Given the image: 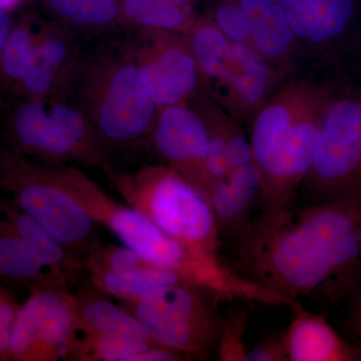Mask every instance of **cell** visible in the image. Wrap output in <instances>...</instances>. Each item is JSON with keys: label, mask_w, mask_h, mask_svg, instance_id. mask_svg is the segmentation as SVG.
<instances>
[{"label": "cell", "mask_w": 361, "mask_h": 361, "mask_svg": "<svg viewBox=\"0 0 361 361\" xmlns=\"http://www.w3.org/2000/svg\"><path fill=\"white\" fill-rule=\"evenodd\" d=\"M240 263L244 276L291 302L348 301L361 283V189L294 209Z\"/></svg>", "instance_id": "cell-1"}, {"label": "cell", "mask_w": 361, "mask_h": 361, "mask_svg": "<svg viewBox=\"0 0 361 361\" xmlns=\"http://www.w3.org/2000/svg\"><path fill=\"white\" fill-rule=\"evenodd\" d=\"M315 85L297 80L282 87L254 115L250 140L260 176V202L243 245H258L296 208L314 159L323 116Z\"/></svg>", "instance_id": "cell-2"}, {"label": "cell", "mask_w": 361, "mask_h": 361, "mask_svg": "<svg viewBox=\"0 0 361 361\" xmlns=\"http://www.w3.org/2000/svg\"><path fill=\"white\" fill-rule=\"evenodd\" d=\"M70 92L108 158L152 145L158 108L128 47H104L78 61Z\"/></svg>", "instance_id": "cell-3"}, {"label": "cell", "mask_w": 361, "mask_h": 361, "mask_svg": "<svg viewBox=\"0 0 361 361\" xmlns=\"http://www.w3.org/2000/svg\"><path fill=\"white\" fill-rule=\"evenodd\" d=\"M61 185L84 207L94 222L110 230L123 245L152 264L172 271L185 282L207 283L215 271L211 254L169 236L148 217L118 203L75 165H51Z\"/></svg>", "instance_id": "cell-4"}, {"label": "cell", "mask_w": 361, "mask_h": 361, "mask_svg": "<svg viewBox=\"0 0 361 361\" xmlns=\"http://www.w3.org/2000/svg\"><path fill=\"white\" fill-rule=\"evenodd\" d=\"M111 188L169 236L192 248L218 255L220 234L208 198L167 165L125 172L104 166Z\"/></svg>", "instance_id": "cell-5"}, {"label": "cell", "mask_w": 361, "mask_h": 361, "mask_svg": "<svg viewBox=\"0 0 361 361\" xmlns=\"http://www.w3.org/2000/svg\"><path fill=\"white\" fill-rule=\"evenodd\" d=\"M0 191L82 259L99 243L101 226L56 179L51 165L0 148Z\"/></svg>", "instance_id": "cell-6"}, {"label": "cell", "mask_w": 361, "mask_h": 361, "mask_svg": "<svg viewBox=\"0 0 361 361\" xmlns=\"http://www.w3.org/2000/svg\"><path fill=\"white\" fill-rule=\"evenodd\" d=\"M8 135L11 148L47 165L110 163L87 116L66 99H25L9 116Z\"/></svg>", "instance_id": "cell-7"}, {"label": "cell", "mask_w": 361, "mask_h": 361, "mask_svg": "<svg viewBox=\"0 0 361 361\" xmlns=\"http://www.w3.org/2000/svg\"><path fill=\"white\" fill-rule=\"evenodd\" d=\"M219 299L189 283L157 287L120 301L161 345L188 357H203L217 348L221 324Z\"/></svg>", "instance_id": "cell-8"}, {"label": "cell", "mask_w": 361, "mask_h": 361, "mask_svg": "<svg viewBox=\"0 0 361 361\" xmlns=\"http://www.w3.org/2000/svg\"><path fill=\"white\" fill-rule=\"evenodd\" d=\"M361 189V103L330 104L323 116L314 159L300 192L307 204Z\"/></svg>", "instance_id": "cell-9"}, {"label": "cell", "mask_w": 361, "mask_h": 361, "mask_svg": "<svg viewBox=\"0 0 361 361\" xmlns=\"http://www.w3.org/2000/svg\"><path fill=\"white\" fill-rule=\"evenodd\" d=\"M78 301L65 287L32 291L14 319L9 360H68L77 329Z\"/></svg>", "instance_id": "cell-10"}, {"label": "cell", "mask_w": 361, "mask_h": 361, "mask_svg": "<svg viewBox=\"0 0 361 361\" xmlns=\"http://www.w3.org/2000/svg\"><path fill=\"white\" fill-rule=\"evenodd\" d=\"M128 51L158 110L197 97L202 80L184 35L142 28Z\"/></svg>", "instance_id": "cell-11"}, {"label": "cell", "mask_w": 361, "mask_h": 361, "mask_svg": "<svg viewBox=\"0 0 361 361\" xmlns=\"http://www.w3.org/2000/svg\"><path fill=\"white\" fill-rule=\"evenodd\" d=\"M152 146L165 165L208 198L210 185L206 174V157L209 130L196 111L187 104L158 110Z\"/></svg>", "instance_id": "cell-12"}, {"label": "cell", "mask_w": 361, "mask_h": 361, "mask_svg": "<svg viewBox=\"0 0 361 361\" xmlns=\"http://www.w3.org/2000/svg\"><path fill=\"white\" fill-rule=\"evenodd\" d=\"M85 272L94 289L118 301L157 287L186 283L179 275L152 264L129 247L102 242L85 258Z\"/></svg>", "instance_id": "cell-13"}, {"label": "cell", "mask_w": 361, "mask_h": 361, "mask_svg": "<svg viewBox=\"0 0 361 361\" xmlns=\"http://www.w3.org/2000/svg\"><path fill=\"white\" fill-rule=\"evenodd\" d=\"M208 200L212 207L221 237L241 244L253 223L260 202V176L255 164L234 169L224 180L211 188Z\"/></svg>", "instance_id": "cell-14"}, {"label": "cell", "mask_w": 361, "mask_h": 361, "mask_svg": "<svg viewBox=\"0 0 361 361\" xmlns=\"http://www.w3.org/2000/svg\"><path fill=\"white\" fill-rule=\"evenodd\" d=\"M293 317L283 334L289 361L361 360L360 350L339 336L324 315L316 314L296 300Z\"/></svg>", "instance_id": "cell-15"}, {"label": "cell", "mask_w": 361, "mask_h": 361, "mask_svg": "<svg viewBox=\"0 0 361 361\" xmlns=\"http://www.w3.org/2000/svg\"><path fill=\"white\" fill-rule=\"evenodd\" d=\"M0 214L13 226L59 285L71 289L80 283L85 274L84 259L21 210L11 199L0 200Z\"/></svg>", "instance_id": "cell-16"}, {"label": "cell", "mask_w": 361, "mask_h": 361, "mask_svg": "<svg viewBox=\"0 0 361 361\" xmlns=\"http://www.w3.org/2000/svg\"><path fill=\"white\" fill-rule=\"evenodd\" d=\"M234 56L231 75L217 90H221V104L239 118L255 115L267 101L276 73L249 45L234 44Z\"/></svg>", "instance_id": "cell-17"}, {"label": "cell", "mask_w": 361, "mask_h": 361, "mask_svg": "<svg viewBox=\"0 0 361 361\" xmlns=\"http://www.w3.org/2000/svg\"><path fill=\"white\" fill-rule=\"evenodd\" d=\"M77 296L78 337H123L159 344L137 318L110 297L92 288L82 289ZM73 338V339H75Z\"/></svg>", "instance_id": "cell-18"}, {"label": "cell", "mask_w": 361, "mask_h": 361, "mask_svg": "<svg viewBox=\"0 0 361 361\" xmlns=\"http://www.w3.org/2000/svg\"><path fill=\"white\" fill-rule=\"evenodd\" d=\"M353 8V0H304L287 13L297 42L320 44L345 30Z\"/></svg>", "instance_id": "cell-19"}, {"label": "cell", "mask_w": 361, "mask_h": 361, "mask_svg": "<svg viewBox=\"0 0 361 361\" xmlns=\"http://www.w3.org/2000/svg\"><path fill=\"white\" fill-rule=\"evenodd\" d=\"M185 37L202 82L214 84L219 89L234 68V44L211 20L193 21Z\"/></svg>", "instance_id": "cell-20"}, {"label": "cell", "mask_w": 361, "mask_h": 361, "mask_svg": "<svg viewBox=\"0 0 361 361\" xmlns=\"http://www.w3.org/2000/svg\"><path fill=\"white\" fill-rule=\"evenodd\" d=\"M0 276L20 282L35 290L59 286L49 270L0 214Z\"/></svg>", "instance_id": "cell-21"}, {"label": "cell", "mask_w": 361, "mask_h": 361, "mask_svg": "<svg viewBox=\"0 0 361 361\" xmlns=\"http://www.w3.org/2000/svg\"><path fill=\"white\" fill-rule=\"evenodd\" d=\"M252 49L268 63H282L289 58L297 44L288 13L276 4L272 9L252 21Z\"/></svg>", "instance_id": "cell-22"}, {"label": "cell", "mask_w": 361, "mask_h": 361, "mask_svg": "<svg viewBox=\"0 0 361 361\" xmlns=\"http://www.w3.org/2000/svg\"><path fill=\"white\" fill-rule=\"evenodd\" d=\"M37 32L30 23L11 28L0 54V75L4 82L18 85L37 59Z\"/></svg>", "instance_id": "cell-23"}, {"label": "cell", "mask_w": 361, "mask_h": 361, "mask_svg": "<svg viewBox=\"0 0 361 361\" xmlns=\"http://www.w3.org/2000/svg\"><path fill=\"white\" fill-rule=\"evenodd\" d=\"M154 343L123 337H78L71 343L68 360L130 361Z\"/></svg>", "instance_id": "cell-24"}, {"label": "cell", "mask_w": 361, "mask_h": 361, "mask_svg": "<svg viewBox=\"0 0 361 361\" xmlns=\"http://www.w3.org/2000/svg\"><path fill=\"white\" fill-rule=\"evenodd\" d=\"M35 61L56 71L73 82L78 61L75 59L73 42L68 33L52 26L39 30L37 32Z\"/></svg>", "instance_id": "cell-25"}, {"label": "cell", "mask_w": 361, "mask_h": 361, "mask_svg": "<svg viewBox=\"0 0 361 361\" xmlns=\"http://www.w3.org/2000/svg\"><path fill=\"white\" fill-rule=\"evenodd\" d=\"M142 28L186 35L193 21L183 7L169 0H148L132 21Z\"/></svg>", "instance_id": "cell-26"}, {"label": "cell", "mask_w": 361, "mask_h": 361, "mask_svg": "<svg viewBox=\"0 0 361 361\" xmlns=\"http://www.w3.org/2000/svg\"><path fill=\"white\" fill-rule=\"evenodd\" d=\"M248 316L245 312H236L222 319L218 339V360L221 361H246L244 343Z\"/></svg>", "instance_id": "cell-27"}, {"label": "cell", "mask_w": 361, "mask_h": 361, "mask_svg": "<svg viewBox=\"0 0 361 361\" xmlns=\"http://www.w3.org/2000/svg\"><path fill=\"white\" fill-rule=\"evenodd\" d=\"M120 13L116 0H82L73 23L85 30H99L116 23Z\"/></svg>", "instance_id": "cell-28"}, {"label": "cell", "mask_w": 361, "mask_h": 361, "mask_svg": "<svg viewBox=\"0 0 361 361\" xmlns=\"http://www.w3.org/2000/svg\"><path fill=\"white\" fill-rule=\"evenodd\" d=\"M213 23L234 44H243L252 47L251 21L241 6L232 4L221 6L216 11Z\"/></svg>", "instance_id": "cell-29"}, {"label": "cell", "mask_w": 361, "mask_h": 361, "mask_svg": "<svg viewBox=\"0 0 361 361\" xmlns=\"http://www.w3.org/2000/svg\"><path fill=\"white\" fill-rule=\"evenodd\" d=\"M228 156L230 172L234 169L254 163L250 140L233 120L228 130Z\"/></svg>", "instance_id": "cell-30"}, {"label": "cell", "mask_w": 361, "mask_h": 361, "mask_svg": "<svg viewBox=\"0 0 361 361\" xmlns=\"http://www.w3.org/2000/svg\"><path fill=\"white\" fill-rule=\"evenodd\" d=\"M246 361H289L283 336L267 337L247 353Z\"/></svg>", "instance_id": "cell-31"}, {"label": "cell", "mask_w": 361, "mask_h": 361, "mask_svg": "<svg viewBox=\"0 0 361 361\" xmlns=\"http://www.w3.org/2000/svg\"><path fill=\"white\" fill-rule=\"evenodd\" d=\"M18 307L20 305L11 296L0 307V361L9 360L11 331Z\"/></svg>", "instance_id": "cell-32"}, {"label": "cell", "mask_w": 361, "mask_h": 361, "mask_svg": "<svg viewBox=\"0 0 361 361\" xmlns=\"http://www.w3.org/2000/svg\"><path fill=\"white\" fill-rule=\"evenodd\" d=\"M187 357L174 349L155 344L132 356L130 361H176L187 360Z\"/></svg>", "instance_id": "cell-33"}, {"label": "cell", "mask_w": 361, "mask_h": 361, "mask_svg": "<svg viewBox=\"0 0 361 361\" xmlns=\"http://www.w3.org/2000/svg\"><path fill=\"white\" fill-rule=\"evenodd\" d=\"M349 329L356 341V348L361 355V283L349 296Z\"/></svg>", "instance_id": "cell-34"}, {"label": "cell", "mask_w": 361, "mask_h": 361, "mask_svg": "<svg viewBox=\"0 0 361 361\" xmlns=\"http://www.w3.org/2000/svg\"><path fill=\"white\" fill-rule=\"evenodd\" d=\"M51 11L61 20L73 23L82 0H47Z\"/></svg>", "instance_id": "cell-35"}, {"label": "cell", "mask_w": 361, "mask_h": 361, "mask_svg": "<svg viewBox=\"0 0 361 361\" xmlns=\"http://www.w3.org/2000/svg\"><path fill=\"white\" fill-rule=\"evenodd\" d=\"M276 4L275 0H239V6L247 14L251 23L269 13Z\"/></svg>", "instance_id": "cell-36"}, {"label": "cell", "mask_w": 361, "mask_h": 361, "mask_svg": "<svg viewBox=\"0 0 361 361\" xmlns=\"http://www.w3.org/2000/svg\"><path fill=\"white\" fill-rule=\"evenodd\" d=\"M148 0H123V18L132 23Z\"/></svg>", "instance_id": "cell-37"}, {"label": "cell", "mask_w": 361, "mask_h": 361, "mask_svg": "<svg viewBox=\"0 0 361 361\" xmlns=\"http://www.w3.org/2000/svg\"><path fill=\"white\" fill-rule=\"evenodd\" d=\"M11 28H13V26H11L8 14L6 11H0V54H1L4 44H6Z\"/></svg>", "instance_id": "cell-38"}, {"label": "cell", "mask_w": 361, "mask_h": 361, "mask_svg": "<svg viewBox=\"0 0 361 361\" xmlns=\"http://www.w3.org/2000/svg\"><path fill=\"white\" fill-rule=\"evenodd\" d=\"M21 1L23 0H0V11L8 13L20 6Z\"/></svg>", "instance_id": "cell-39"}, {"label": "cell", "mask_w": 361, "mask_h": 361, "mask_svg": "<svg viewBox=\"0 0 361 361\" xmlns=\"http://www.w3.org/2000/svg\"><path fill=\"white\" fill-rule=\"evenodd\" d=\"M275 1L280 6L283 7L285 11H288L300 4L304 0H275Z\"/></svg>", "instance_id": "cell-40"}, {"label": "cell", "mask_w": 361, "mask_h": 361, "mask_svg": "<svg viewBox=\"0 0 361 361\" xmlns=\"http://www.w3.org/2000/svg\"><path fill=\"white\" fill-rule=\"evenodd\" d=\"M9 296L11 295H9L8 292H6L4 288L0 287V307H1L2 304L4 303V301H6Z\"/></svg>", "instance_id": "cell-41"}, {"label": "cell", "mask_w": 361, "mask_h": 361, "mask_svg": "<svg viewBox=\"0 0 361 361\" xmlns=\"http://www.w3.org/2000/svg\"><path fill=\"white\" fill-rule=\"evenodd\" d=\"M169 1L172 2V4H176V6L185 8V6H186L189 0H169Z\"/></svg>", "instance_id": "cell-42"}, {"label": "cell", "mask_w": 361, "mask_h": 361, "mask_svg": "<svg viewBox=\"0 0 361 361\" xmlns=\"http://www.w3.org/2000/svg\"><path fill=\"white\" fill-rule=\"evenodd\" d=\"M0 277H1V276H0Z\"/></svg>", "instance_id": "cell-43"}]
</instances>
